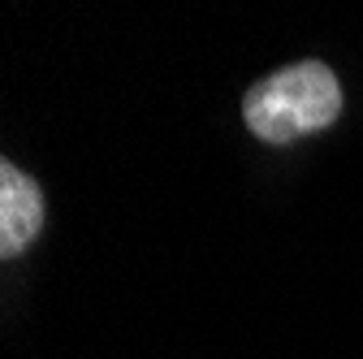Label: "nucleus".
Wrapping results in <instances>:
<instances>
[{
    "mask_svg": "<svg viewBox=\"0 0 363 359\" xmlns=\"http://www.w3.org/2000/svg\"><path fill=\"white\" fill-rule=\"evenodd\" d=\"M337 113H342V87L333 70L320 61H298L268 74L242 100V117L264 143H294L303 134L325 130Z\"/></svg>",
    "mask_w": 363,
    "mask_h": 359,
    "instance_id": "obj_1",
    "label": "nucleus"
},
{
    "mask_svg": "<svg viewBox=\"0 0 363 359\" xmlns=\"http://www.w3.org/2000/svg\"><path fill=\"white\" fill-rule=\"evenodd\" d=\"M43 226V195L18 165L0 169V251L18 255Z\"/></svg>",
    "mask_w": 363,
    "mask_h": 359,
    "instance_id": "obj_2",
    "label": "nucleus"
}]
</instances>
